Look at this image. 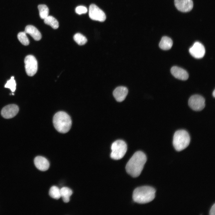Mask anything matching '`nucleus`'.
<instances>
[{"label":"nucleus","instance_id":"1","mask_svg":"<svg viewBox=\"0 0 215 215\" xmlns=\"http://www.w3.org/2000/svg\"><path fill=\"white\" fill-rule=\"evenodd\" d=\"M147 161L145 154L141 151H137L133 155L127 162L125 167L127 173L134 177L141 174Z\"/></svg>","mask_w":215,"mask_h":215},{"label":"nucleus","instance_id":"2","mask_svg":"<svg viewBox=\"0 0 215 215\" xmlns=\"http://www.w3.org/2000/svg\"><path fill=\"white\" fill-rule=\"evenodd\" d=\"M156 190L152 187L145 186L138 187L133 191V199L139 204H145L152 201L155 197Z\"/></svg>","mask_w":215,"mask_h":215},{"label":"nucleus","instance_id":"3","mask_svg":"<svg viewBox=\"0 0 215 215\" xmlns=\"http://www.w3.org/2000/svg\"><path fill=\"white\" fill-rule=\"evenodd\" d=\"M53 123L56 129L62 133L68 132L72 125L71 119L69 116L66 112L62 111L58 112L54 115Z\"/></svg>","mask_w":215,"mask_h":215},{"label":"nucleus","instance_id":"4","mask_svg":"<svg viewBox=\"0 0 215 215\" xmlns=\"http://www.w3.org/2000/svg\"><path fill=\"white\" fill-rule=\"evenodd\" d=\"M190 138L186 130H179L174 133L173 139V145L178 151H181L187 148L189 144Z\"/></svg>","mask_w":215,"mask_h":215},{"label":"nucleus","instance_id":"5","mask_svg":"<svg viewBox=\"0 0 215 215\" xmlns=\"http://www.w3.org/2000/svg\"><path fill=\"white\" fill-rule=\"evenodd\" d=\"M127 149V145L124 141L118 140L115 141L111 146L110 157L115 160L122 159L126 153Z\"/></svg>","mask_w":215,"mask_h":215},{"label":"nucleus","instance_id":"6","mask_svg":"<svg viewBox=\"0 0 215 215\" xmlns=\"http://www.w3.org/2000/svg\"><path fill=\"white\" fill-rule=\"evenodd\" d=\"M24 62L27 74L30 76H34L38 70V63L35 57L32 55H28L25 57Z\"/></svg>","mask_w":215,"mask_h":215},{"label":"nucleus","instance_id":"7","mask_svg":"<svg viewBox=\"0 0 215 215\" xmlns=\"http://www.w3.org/2000/svg\"><path fill=\"white\" fill-rule=\"evenodd\" d=\"M188 105L194 110L201 111L205 107V99L200 95H194L190 98L188 100Z\"/></svg>","mask_w":215,"mask_h":215},{"label":"nucleus","instance_id":"8","mask_svg":"<svg viewBox=\"0 0 215 215\" xmlns=\"http://www.w3.org/2000/svg\"><path fill=\"white\" fill-rule=\"evenodd\" d=\"M89 15L91 19L101 22L104 21L106 19L104 12L94 4H91L89 6Z\"/></svg>","mask_w":215,"mask_h":215},{"label":"nucleus","instance_id":"9","mask_svg":"<svg viewBox=\"0 0 215 215\" xmlns=\"http://www.w3.org/2000/svg\"><path fill=\"white\" fill-rule=\"evenodd\" d=\"M190 54L196 59L202 58L205 53V49L204 46L199 42H195L189 49Z\"/></svg>","mask_w":215,"mask_h":215},{"label":"nucleus","instance_id":"10","mask_svg":"<svg viewBox=\"0 0 215 215\" xmlns=\"http://www.w3.org/2000/svg\"><path fill=\"white\" fill-rule=\"evenodd\" d=\"M19 108L15 104L8 105L4 107L1 110L2 116L5 119H10L15 116L18 113Z\"/></svg>","mask_w":215,"mask_h":215},{"label":"nucleus","instance_id":"11","mask_svg":"<svg viewBox=\"0 0 215 215\" xmlns=\"http://www.w3.org/2000/svg\"><path fill=\"white\" fill-rule=\"evenodd\" d=\"M174 4L176 8L182 12H189L193 7L192 0H174Z\"/></svg>","mask_w":215,"mask_h":215},{"label":"nucleus","instance_id":"12","mask_svg":"<svg viewBox=\"0 0 215 215\" xmlns=\"http://www.w3.org/2000/svg\"><path fill=\"white\" fill-rule=\"evenodd\" d=\"M171 72L172 74L176 78L178 79L185 80L188 78L187 72L184 69L177 67L173 66L171 69Z\"/></svg>","mask_w":215,"mask_h":215},{"label":"nucleus","instance_id":"13","mask_svg":"<svg viewBox=\"0 0 215 215\" xmlns=\"http://www.w3.org/2000/svg\"><path fill=\"white\" fill-rule=\"evenodd\" d=\"M34 163L38 169L42 171L47 170L50 166L48 161L45 157L41 156H38L35 158Z\"/></svg>","mask_w":215,"mask_h":215},{"label":"nucleus","instance_id":"14","mask_svg":"<svg viewBox=\"0 0 215 215\" xmlns=\"http://www.w3.org/2000/svg\"><path fill=\"white\" fill-rule=\"evenodd\" d=\"M128 93L127 88L124 86H119L116 88L113 92V95L116 100L119 102L123 101Z\"/></svg>","mask_w":215,"mask_h":215},{"label":"nucleus","instance_id":"15","mask_svg":"<svg viewBox=\"0 0 215 215\" xmlns=\"http://www.w3.org/2000/svg\"><path fill=\"white\" fill-rule=\"evenodd\" d=\"M24 32L30 35L36 41H39L41 39V33L37 28L33 25H29L27 26Z\"/></svg>","mask_w":215,"mask_h":215},{"label":"nucleus","instance_id":"16","mask_svg":"<svg viewBox=\"0 0 215 215\" xmlns=\"http://www.w3.org/2000/svg\"><path fill=\"white\" fill-rule=\"evenodd\" d=\"M173 43L172 40L170 38L164 36L162 38L159 43V46L161 49L167 50L171 48Z\"/></svg>","mask_w":215,"mask_h":215},{"label":"nucleus","instance_id":"17","mask_svg":"<svg viewBox=\"0 0 215 215\" xmlns=\"http://www.w3.org/2000/svg\"><path fill=\"white\" fill-rule=\"evenodd\" d=\"M60 190L61 197L63 201L65 203L68 202L70 201V197L73 193L72 190L67 187H63Z\"/></svg>","mask_w":215,"mask_h":215},{"label":"nucleus","instance_id":"18","mask_svg":"<svg viewBox=\"0 0 215 215\" xmlns=\"http://www.w3.org/2000/svg\"><path fill=\"white\" fill-rule=\"evenodd\" d=\"M45 24L50 25L54 29H57L59 27V23L58 21L53 16H48L44 19Z\"/></svg>","mask_w":215,"mask_h":215},{"label":"nucleus","instance_id":"19","mask_svg":"<svg viewBox=\"0 0 215 215\" xmlns=\"http://www.w3.org/2000/svg\"><path fill=\"white\" fill-rule=\"evenodd\" d=\"M49 194L52 198L58 199L61 197L60 189L56 186H53L49 190Z\"/></svg>","mask_w":215,"mask_h":215},{"label":"nucleus","instance_id":"20","mask_svg":"<svg viewBox=\"0 0 215 215\" xmlns=\"http://www.w3.org/2000/svg\"><path fill=\"white\" fill-rule=\"evenodd\" d=\"M40 17L42 19H44L48 16L49 9L45 4H39L38 6Z\"/></svg>","mask_w":215,"mask_h":215},{"label":"nucleus","instance_id":"21","mask_svg":"<svg viewBox=\"0 0 215 215\" xmlns=\"http://www.w3.org/2000/svg\"><path fill=\"white\" fill-rule=\"evenodd\" d=\"M73 39L77 44L80 45H84L87 42L86 38L79 33H76L74 35Z\"/></svg>","mask_w":215,"mask_h":215},{"label":"nucleus","instance_id":"22","mask_svg":"<svg viewBox=\"0 0 215 215\" xmlns=\"http://www.w3.org/2000/svg\"><path fill=\"white\" fill-rule=\"evenodd\" d=\"M17 38L19 41L23 45L26 46L29 44V40L26 35V33L24 31L19 33Z\"/></svg>","mask_w":215,"mask_h":215},{"label":"nucleus","instance_id":"23","mask_svg":"<svg viewBox=\"0 0 215 215\" xmlns=\"http://www.w3.org/2000/svg\"><path fill=\"white\" fill-rule=\"evenodd\" d=\"M16 84L14 79V77L12 76L10 80L7 81L4 87L10 89L12 92H14L16 89Z\"/></svg>","mask_w":215,"mask_h":215},{"label":"nucleus","instance_id":"24","mask_svg":"<svg viewBox=\"0 0 215 215\" xmlns=\"http://www.w3.org/2000/svg\"><path fill=\"white\" fill-rule=\"evenodd\" d=\"M87 11V8L83 6H79L75 9V12L78 14L80 15L86 13Z\"/></svg>","mask_w":215,"mask_h":215},{"label":"nucleus","instance_id":"25","mask_svg":"<svg viewBox=\"0 0 215 215\" xmlns=\"http://www.w3.org/2000/svg\"><path fill=\"white\" fill-rule=\"evenodd\" d=\"M209 214L210 215H215V204L214 203L211 207L210 212Z\"/></svg>","mask_w":215,"mask_h":215},{"label":"nucleus","instance_id":"26","mask_svg":"<svg viewBox=\"0 0 215 215\" xmlns=\"http://www.w3.org/2000/svg\"><path fill=\"white\" fill-rule=\"evenodd\" d=\"M213 95L214 97H215V90H214L213 92Z\"/></svg>","mask_w":215,"mask_h":215}]
</instances>
